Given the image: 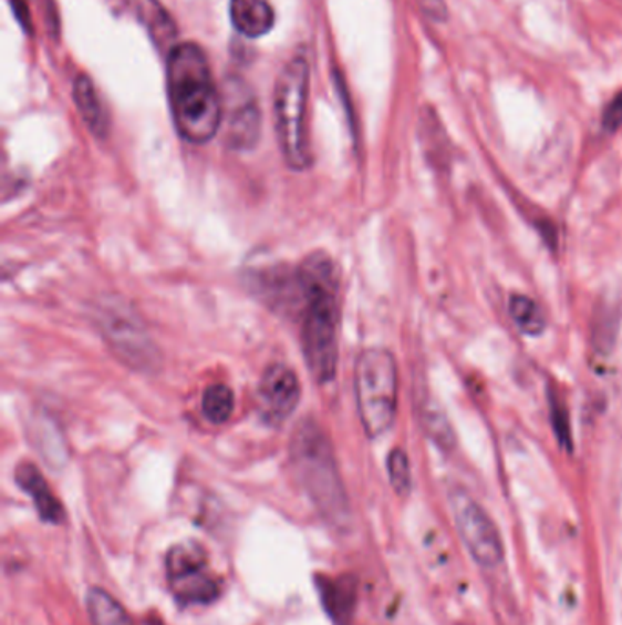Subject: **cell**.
<instances>
[{"label":"cell","mask_w":622,"mask_h":625,"mask_svg":"<svg viewBox=\"0 0 622 625\" xmlns=\"http://www.w3.org/2000/svg\"><path fill=\"white\" fill-rule=\"evenodd\" d=\"M602 125L610 132L618 131L619 126H622V92L608 104L602 115Z\"/></svg>","instance_id":"cell-20"},{"label":"cell","mask_w":622,"mask_h":625,"mask_svg":"<svg viewBox=\"0 0 622 625\" xmlns=\"http://www.w3.org/2000/svg\"><path fill=\"white\" fill-rule=\"evenodd\" d=\"M260 136V117L255 104L245 101L230 109L229 141L236 148H250Z\"/></svg>","instance_id":"cell-14"},{"label":"cell","mask_w":622,"mask_h":625,"mask_svg":"<svg viewBox=\"0 0 622 625\" xmlns=\"http://www.w3.org/2000/svg\"><path fill=\"white\" fill-rule=\"evenodd\" d=\"M291 463L296 478L320 516L338 529L348 525L349 500L331 441L312 419L296 427L291 439Z\"/></svg>","instance_id":"cell-3"},{"label":"cell","mask_w":622,"mask_h":625,"mask_svg":"<svg viewBox=\"0 0 622 625\" xmlns=\"http://www.w3.org/2000/svg\"><path fill=\"white\" fill-rule=\"evenodd\" d=\"M15 480L24 492L32 498L33 505L41 520L59 525L63 523L64 509L61 501L55 498L52 489L48 485V481L42 478L41 470L37 469L35 464L22 463L15 472Z\"/></svg>","instance_id":"cell-11"},{"label":"cell","mask_w":622,"mask_h":625,"mask_svg":"<svg viewBox=\"0 0 622 625\" xmlns=\"http://www.w3.org/2000/svg\"><path fill=\"white\" fill-rule=\"evenodd\" d=\"M86 609L92 625H134L125 607L99 587H92L86 593Z\"/></svg>","instance_id":"cell-16"},{"label":"cell","mask_w":622,"mask_h":625,"mask_svg":"<svg viewBox=\"0 0 622 625\" xmlns=\"http://www.w3.org/2000/svg\"><path fill=\"white\" fill-rule=\"evenodd\" d=\"M509 315L514 318L515 324L519 326L520 331L528 335H539L545 331L546 318L540 311L539 306L525 297V295H514L509 300Z\"/></svg>","instance_id":"cell-18"},{"label":"cell","mask_w":622,"mask_h":625,"mask_svg":"<svg viewBox=\"0 0 622 625\" xmlns=\"http://www.w3.org/2000/svg\"><path fill=\"white\" fill-rule=\"evenodd\" d=\"M301 349L311 376L328 385L338 366V275L325 253H314L296 267Z\"/></svg>","instance_id":"cell-1"},{"label":"cell","mask_w":622,"mask_h":625,"mask_svg":"<svg viewBox=\"0 0 622 625\" xmlns=\"http://www.w3.org/2000/svg\"><path fill=\"white\" fill-rule=\"evenodd\" d=\"M172 593L183 604H208L219 596L218 580L208 571L207 556L196 543H183L166 556Z\"/></svg>","instance_id":"cell-7"},{"label":"cell","mask_w":622,"mask_h":625,"mask_svg":"<svg viewBox=\"0 0 622 625\" xmlns=\"http://www.w3.org/2000/svg\"><path fill=\"white\" fill-rule=\"evenodd\" d=\"M75 103H77L79 112L83 114V120L90 126V131L94 132L95 136L104 137L108 132V120L104 114L101 101H99L97 92H95L94 84L89 78H81L75 81Z\"/></svg>","instance_id":"cell-15"},{"label":"cell","mask_w":622,"mask_h":625,"mask_svg":"<svg viewBox=\"0 0 622 625\" xmlns=\"http://www.w3.org/2000/svg\"><path fill=\"white\" fill-rule=\"evenodd\" d=\"M125 2L134 11V16L145 24L152 41L156 42L157 47L170 48V50L176 47L172 42L176 39V27L159 0H125Z\"/></svg>","instance_id":"cell-13"},{"label":"cell","mask_w":622,"mask_h":625,"mask_svg":"<svg viewBox=\"0 0 622 625\" xmlns=\"http://www.w3.org/2000/svg\"><path fill=\"white\" fill-rule=\"evenodd\" d=\"M354 391L365 433L369 438L384 436L398 404V371L387 349H363L354 366Z\"/></svg>","instance_id":"cell-5"},{"label":"cell","mask_w":622,"mask_h":625,"mask_svg":"<svg viewBox=\"0 0 622 625\" xmlns=\"http://www.w3.org/2000/svg\"><path fill=\"white\" fill-rule=\"evenodd\" d=\"M309 79L311 72L307 59L296 55L283 66L276 81V134L283 160L292 171H305L312 165Z\"/></svg>","instance_id":"cell-4"},{"label":"cell","mask_w":622,"mask_h":625,"mask_svg":"<svg viewBox=\"0 0 622 625\" xmlns=\"http://www.w3.org/2000/svg\"><path fill=\"white\" fill-rule=\"evenodd\" d=\"M387 470H390V480L393 489L398 495H407L411 492V467L410 459L405 455L404 450L396 449L390 453L387 459Z\"/></svg>","instance_id":"cell-19"},{"label":"cell","mask_w":622,"mask_h":625,"mask_svg":"<svg viewBox=\"0 0 622 625\" xmlns=\"http://www.w3.org/2000/svg\"><path fill=\"white\" fill-rule=\"evenodd\" d=\"M97 326L104 340L134 370H154L157 366V349L148 337L145 326L139 322L126 304L120 298L103 300L97 309Z\"/></svg>","instance_id":"cell-6"},{"label":"cell","mask_w":622,"mask_h":625,"mask_svg":"<svg viewBox=\"0 0 622 625\" xmlns=\"http://www.w3.org/2000/svg\"><path fill=\"white\" fill-rule=\"evenodd\" d=\"M230 17L234 28L250 39L267 35L276 22L274 10L267 0H232Z\"/></svg>","instance_id":"cell-12"},{"label":"cell","mask_w":622,"mask_h":625,"mask_svg":"<svg viewBox=\"0 0 622 625\" xmlns=\"http://www.w3.org/2000/svg\"><path fill=\"white\" fill-rule=\"evenodd\" d=\"M300 399V379L292 368L276 362L263 371L258 386V408L267 424H283L296 412Z\"/></svg>","instance_id":"cell-9"},{"label":"cell","mask_w":622,"mask_h":625,"mask_svg":"<svg viewBox=\"0 0 622 625\" xmlns=\"http://www.w3.org/2000/svg\"><path fill=\"white\" fill-rule=\"evenodd\" d=\"M203 413L212 424H224L234 412V393L229 386H208L203 393Z\"/></svg>","instance_id":"cell-17"},{"label":"cell","mask_w":622,"mask_h":625,"mask_svg":"<svg viewBox=\"0 0 622 625\" xmlns=\"http://www.w3.org/2000/svg\"><path fill=\"white\" fill-rule=\"evenodd\" d=\"M317 585L323 609L332 624L351 625L359 602V582L353 574L320 576Z\"/></svg>","instance_id":"cell-10"},{"label":"cell","mask_w":622,"mask_h":625,"mask_svg":"<svg viewBox=\"0 0 622 625\" xmlns=\"http://www.w3.org/2000/svg\"><path fill=\"white\" fill-rule=\"evenodd\" d=\"M172 115L183 140L205 145L218 134L224 110L207 55L196 42L172 48L166 63Z\"/></svg>","instance_id":"cell-2"},{"label":"cell","mask_w":622,"mask_h":625,"mask_svg":"<svg viewBox=\"0 0 622 625\" xmlns=\"http://www.w3.org/2000/svg\"><path fill=\"white\" fill-rule=\"evenodd\" d=\"M449 500L462 542L466 543L471 556L483 567H498L504 560V545L491 518L464 490H453Z\"/></svg>","instance_id":"cell-8"}]
</instances>
